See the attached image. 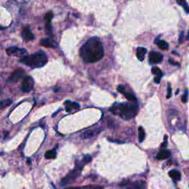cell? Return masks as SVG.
Instances as JSON below:
<instances>
[{"label":"cell","mask_w":189,"mask_h":189,"mask_svg":"<svg viewBox=\"0 0 189 189\" xmlns=\"http://www.w3.org/2000/svg\"><path fill=\"white\" fill-rule=\"evenodd\" d=\"M86 187H87V188H101L102 187H100V186H97V185H87V186H86Z\"/></svg>","instance_id":"obj_33"},{"label":"cell","mask_w":189,"mask_h":189,"mask_svg":"<svg viewBox=\"0 0 189 189\" xmlns=\"http://www.w3.org/2000/svg\"><path fill=\"white\" fill-rule=\"evenodd\" d=\"M162 77H160V76H156L155 78H154V81H155L156 84H159L160 81V79H161Z\"/></svg>","instance_id":"obj_30"},{"label":"cell","mask_w":189,"mask_h":189,"mask_svg":"<svg viewBox=\"0 0 189 189\" xmlns=\"http://www.w3.org/2000/svg\"><path fill=\"white\" fill-rule=\"evenodd\" d=\"M148 58L151 64H159L163 60V55L158 52H151Z\"/></svg>","instance_id":"obj_8"},{"label":"cell","mask_w":189,"mask_h":189,"mask_svg":"<svg viewBox=\"0 0 189 189\" xmlns=\"http://www.w3.org/2000/svg\"><path fill=\"white\" fill-rule=\"evenodd\" d=\"M169 63H170V64H172V65H175V66H179V64H178V63H177V62H174V61H172V60H171V59H169Z\"/></svg>","instance_id":"obj_31"},{"label":"cell","mask_w":189,"mask_h":189,"mask_svg":"<svg viewBox=\"0 0 189 189\" xmlns=\"http://www.w3.org/2000/svg\"><path fill=\"white\" fill-rule=\"evenodd\" d=\"M151 73H152V74L155 75L156 76H160V77L163 76V73H162L161 70L157 67H152V69H151Z\"/></svg>","instance_id":"obj_24"},{"label":"cell","mask_w":189,"mask_h":189,"mask_svg":"<svg viewBox=\"0 0 189 189\" xmlns=\"http://www.w3.org/2000/svg\"><path fill=\"white\" fill-rule=\"evenodd\" d=\"M12 103V100L10 99H7V100H1L0 101V110H1L2 109H4L7 106H10Z\"/></svg>","instance_id":"obj_21"},{"label":"cell","mask_w":189,"mask_h":189,"mask_svg":"<svg viewBox=\"0 0 189 189\" xmlns=\"http://www.w3.org/2000/svg\"><path fill=\"white\" fill-rule=\"evenodd\" d=\"M25 75V71L23 69H17V70H15L13 73L10 76V79H9L8 81L9 82H17L19 80L22 79L24 77V76Z\"/></svg>","instance_id":"obj_7"},{"label":"cell","mask_w":189,"mask_h":189,"mask_svg":"<svg viewBox=\"0 0 189 189\" xmlns=\"http://www.w3.org/2000/svg\"><path fill=\"white\" fill-rule=\"evenodd\" d=\"M172 96V87L170 86V84H168V94H167V98H170Z\"/></svg>","instance_id":"obj_26"},{"label":"cell","mask_w":189,"mask_h":189,"mask_svg":"<svg viewBox=\"0 0 189 189\" xmlns=\"http://www.w3.org/2000/svg\"><path fill=\"white\" fill-rule=\"evenodd\" d=\"M147 52V49H145V47H137V57L138 58L139 61H142L144 60V58H145V55Z\"/></svg>","instance_id":"obj_15"},{"label":"cell","mask_w":189,"mask_h":189,"mask_svg":"<svg viewBox=\"0 0 189 189\" xmlns=\"http://www.w3.org/2000/svg\"><path fill=\"white\" fill-rule=\"evenodd\" d=\"M177 2L179 5L183 7V9L185 10L187 13H188V4L187 3L186 0H177Z\"/></svg>","instance_id":"obj_20"},{"label":"cell","mask_w":189,"mask_h":189,"mask_svg":"<svg viewBox=\"0 0 189 189\" xmlns=\"http://www.w3.org/2000/svg\"><path fill=\"white\" fill-rule=\"evenodd\" d=\"M122 94H124V95L125 96L126 98L128 100H129V101L133 102V103L137 102V98H136V97L133 94L130 93V92H126V90L124 91V92H122Z\"/></svg>","instance_id":"obj_17"},{"label":"cell","mask_w":189,"mask_h":189,"mask_svg":"<svg viewBox=\"0 0 189 189\" xmlns=\"http://www.w3.org/2000/svg\"><path fill=\"white\" fill-rule=\"evenodd\" d=\"M56 157V153L55 150H49L45 153V158L47 159H54Z\"/></svg>","instance_id":"obj_23"},{"label":"cell","mask_w":189,"mask_h":189,"mask_svg":"<svg viewBox=\"0 0 189 189\" xmlns=\"http://www.w3.org/2000/svg\"><path fill=\"white\" fill-rule=\"evenodd\" d=\"M52 16H53V14H52V12H49L46 14L45 16V28L46 30L48 33H51L52 31V26H51V20L52 19Z\"/></svg>","instance_id":"obj_13"},{"label":"cell","mask_w":189,"mask_h":189,"mask_svg":"<svg viewBox=\"0 0 189 189\" xmlns=\"http://www.w3.org/2000/svg\"><path fill=\"white\" fill-rule=\"evenodd\" d=\"M65 105V109L67 112H73L74 111L77 110L80 107V105L79 103H76V102H72L70 100H67L64 103Z\"/></svg>","instance_id":"obj_10"},{"label":"cell","mask_w":189,"mask_h":189,"mask_svg":"<svg viewBox=\"0 0 189 189\" xmlns=\"http://www.w3.org/2000/svg\"><path fill=\"white\" fill-rule=\"evenodd\" d=\"M171 155V152L169 150H161L160 152L157 154V160H166V159L169 158Z\"/></svg>","instance_id":"obj_14"},{"label":"cell","mask_w":189,"mask_h":189,"mask_svg":"<svg viewBox=\"0 0 189 189\" xmlns=\"http://www.w3.org/2000/svg\"><path fill=\"white\" fill-rule=\"evenodd\" d=\"M91 160H92V157H91V156L86 155V156H84V157L83 162L84 163H89V162H90Z\"/></svg>","instance_id":"obj_25"},{"label":"cell","mask_w":189,"mask_h":189,"mask_svg":"<svg viewBox=\"0 0 189 189\" xmlns=\"http://www.w3.org/2000/svg\"><path fill=\"white\" fill-rule=\"evenodd\" d=\"M188 91L186 90V92H185V94H183V96L182 97V101L183 102V103H186L187 100H188Z\"/></svg>","instance_id":"obj_28"},{"label":"cell","mask_w":189,"mask_h":189,"mask_svg":"<svg viewBox=\"0 0 189 189\" xmlns=\"http://www.w3.org/2000/svg\"><path fill=\"white\" fill-rule=\"evenodd\" d=\"M6 52L7 55H11V56L16 57H23L27 55L28 51L24 48H19L17 47H9L6 49Z\"/></svg>","instance_id":"obj_5"},{"label":"cell","mask_w":189,"mask_h":189,"mask_svg":"<svg viewBox=\"0 0 189 189\" xmlns=\"http://www.w3.org/2000/svg\"><path fill=\"white\" fill-rule=\"evenodd\" d=\"M33 85L34 81L33 78L31 76H26L22 81L21 89L24 92H29L30 91L32 90Z\"/></svg>","instance_id":"obj_6"},{"label":"cell","mask_w":189,"mask_h":189,"mask_svg":"<svg viewBox=\"0 0 189 189\" xmlns=\"http://www.w3.org/2000/svg\"><path fill=\"white\" fill-rule=\"evenodd\" d=\"M117 89H118V92H121V93H122L124 91L126 90V88H125V87L124 86V85H119V86L118 87V88H117Z\"/></svg>","instance_id":"obj_27"},{"label":"cell","mask_w":189,"mask_h":189,"mask_svg":"<svg viewBox=\"0 0 189 189\" xmlns=\"http://www.w3.org/2000/svg\"><path fill=\"white\" fill-rule=\"evenodd\" d=\"M40 44L41 45H42L43 47H49V48H56L58 47V44L57 43L54 41L53 39L49 38H45L42 39L40 41Z\"/></svg>","instance_id":"obj_9"},{"label":"cell","mask_w":189,"mask_h":189,"mask_svg":"<svg viewBox=\"0 0 189 189\" xmlns=\"http://www.w3.org/2000/svg\"><path fill=\"white\" fill-rule=\"evenodd\" d=\"M104 55V49L99 39L91 38L83 44L80 49V55L86 63H94L100 61Z\"/></svg>","instance_id":"obj_1"},{"label":"cell","mask_w":189,"mask_h":189,"mask_svg":"<svg viewBox=\"0 0 189 189\" xmlns=\"http://www.w3.org/2000/svg\"><path fill=\"white\" fill-rule=\"evenodd\" d=\"M22 38L25 41H31V40H33L35 39L34 35L33 34V33L31 32V31L30 30V28L28 27H25L23 29L22 33Z\"/></svg>","instance_id":"obj_11"},{"label":"cell","mask_w":189,"mask_h":189,"mask_svg":"<svg viewBox=\"0 0 189 189\" xmlns=\"http://www.w3.org/2000/svg\"><path fill=\"white\" fill-rule=\"evenodd\" d=\"M184 36V32H182L181 33V34H180V39H179V41H180V43H182V37Z\"/></svg>","instance_id":"obj_32"},{"label":"cell","mask_w":189,"mask_h":189,"mask_svg":"<svg viewBox=\"0 0 189 189\" xmlns=\"http://www.w3.org/2000/svg\"><path fill=\"white\" fill-rule=\"evenodd\" d=\"M47 55L43 51H39L32 55H26L20 59L21 63L31 68H39L43 67L47 64Z\"/></svg>","instance_id":"obj_3"},{"label":"cell","mask_w":189,"mask_h":189,"mask_svg":"<svg viewBox=\"0 0 189 189\" xmlns=\"http://www.w3.org/2000/svg\"><path fill=\"white\" fill-rule=\"evenodd\" d=\"M178 92H179V89H178V90H177V92H176V94H178Z\"/></svg>","instance_id":"obj_34"},{"label":"cell","mask_w":189,"mask_h":189,"mask_svg":"<svg viewBox=\"0 0 189 189\" xmlns=\"http://www.w3.org/2000/svg\"><path fill=\"white\" fill-rule=\"evenodd\" d=\"M167 140H168V136L167 135H165L164 137V141H163V143L162 144L161 146L163 148H166L167 146Z\"/></svg>","instance_id":"obj_29"},{"label":"cell","mask_w":189,"mask_h":189,"mask_svg":"<svg viewBox=\"0 0 189 189\" xmlns=\"http://www.w3.org/2000/svg\"><path fill=\"white\" fill-rule=\"evenodd\" d=\"M145 182H142V181H138V182H135L134 183H132L131 186H128V188H145Z\"/></svg>","instance_id":"obj_18"},{"label":"cell","mask_w":189,"mask_h":189,"mask_svg":"<svg viewBox=\"0 0 189 189\" xmlns=\"http://www.w3.org/2000/svg\"><path fill=\"white\" fill-rule=\"evenodd\" d=\"M100 132H101V129H95L87 130V131L84 132L81 135V138L83 139L90 138V137H94V136L97 135V134H99Z\"/></svg>","instance_id":"obj_12"},{"label":"cell","mask_w":189,"mask_h":189,"mask_svg":"<svg viewBox=\"0 0 189 189\" xmlns=\"http://www.w3.org/2000/svg\"><path fill=\"white\" fill-rule=\"evenodd\" d=\"M22 1H28V0H22Z\"/></svg>","instance_id":"obj_35"},{"label":"cell","mask_w":189,"mask_h":189,"mask_svg":"<svg viewBox=\"0 0 189 189\" xmlns=\"http://www.w3.org/2000/svg\"><path fill=\"white\" fill-rule=\"evenodd\" d=\"M169 177H170L172 179H173L174 180H180L181 179V174L177 170H172L169 172Z\"/></svg>","instance_id":"obj_16"},{"label":"cell","mask_w":189,"mask_h":189,"mask_svg":"<svg viewBox=\"0 0 189 189\" xmlns=\"http://www.w3.org/2000/svg\"><path fill=\"white\" fill-rule=\"evenodd\" d=\"M84 167L83 165H79V166L76 167V169L75 170L72 171L71 172L68 174L67 176L65 177L64 178H63L61 181V185L64 186V185H67L68 184L71 183L72 182L75 180L76 178L78 177L79 174L81 173V171L82 168Z\"/></svg>","instance_id":"obj_4"},{"label":"cell","mask_w":189,"mask_h":189,"mask_svg":"<svg viewBox=\"0 0 189 189\" xmlns=\"http://www.w3.org/2000/svg\"><path fill=\"white\" fill-rule=\"evenodd\" d=\"M156 43H157V46L161 49L166 50V49H169V44L164 40H159V41H156Z\"/></svg>","instance_id":"obj_19"},{"label":"cell","mask_w":189,"mask_h":189,"mask_svg":"<svg viewBox=\"0 0 189 189\" xmlns=\"http://www.w3.org/2000/svg\"><path fill=\"white\" fill-rule=\"evenodd\" d=\"M110 111L114 115L128 121L136 116L138 112V106L131 103H115L110 108Z\"/></svg>","instance_id":"obj_2"},{"label":"cell","mask_w":189,"mask_h":189,"mask_svg":"<svg viewBox=\"0 0 189 189\" xmlns=\"http://www.w3.org/2000/svg\"><path fill=\"white\" fill-rule=\"evenodd\" d=\"M138 135H139V141L140 142H142L144 140L145 137V131H144L143 128L142 126H140L138 128Z\"/></svg>","instance_id":"obj_22"}]
</instances>
